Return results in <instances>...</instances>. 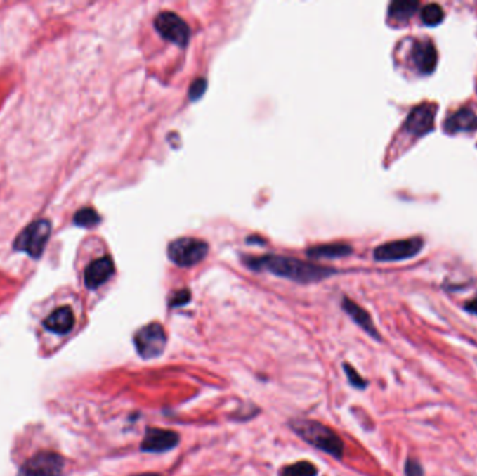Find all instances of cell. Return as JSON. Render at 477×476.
Here are the masks:
<instances>
[{
    "mask_svg": "<svg viewBox=\"0 0 477 476\" xmlns=\"http://www.w3.org/2000/svg\"><path fill=\"white\" fill-rule=\"evenodd\" d=\"M249 269L256 271H268L278 277H284L287 280L310 284L328 278L335 274V270L329 267L317 266L310 262H303L299 259H292L287 256H261V257H246L244 259Z\"/></svg>",
    "mask_w": 477,
    "mask_h": 476,
    "instance_id": "1",
    "label": "cell"
},
{
    "mask_svg": "<svg viewBox=\"0 0 477 476\" xmlns=\"http://www.w3.org/2000/svg\"><path fill=\"white\" fill-rule=\"evenodd\" d=\"M292 432L308 446L331 456L335 460H342L345 454V443L341 436L329 426L314 420L296 418L289 420Z\"/></svg>",
    "mask_w": 477,
    "mask_h": 476,
    "instance_id": "2",
    "label": "cell"
},
{
    "mask_svg": "<svg viewBox=\"0 0 477 476\" xmlns=\"http://www.w3.org/2000/svg\"><path fill=\"white\" fill-rule=\"evenodd\" d=\"M133 344L137 355L144 361L159 358L168 345V335L161 323L152 321L136 331Z\"/></svg>",
    "mask_w": 477,
    "mask_h": 476,
    "instance_id": "3",
    "label": "cell"
},
{
    "mask_svg": "<svg viewBox=\"0 0 477 476\" xmlns=\"http://www.w3.org/2000/svg\"><path fill=\"white\" fill-rule=\"evenodd\" d=\"M52 224L49 219H37L24 228L14 240V250L24 252L32 259H39L51 238Z\"/></svg>",
    "mask_w": 477,
    "mask_h": 476,
    "instance_id": "4",
    "label": "cell"
},
{
    "mask_svg": "<svg viewBox=\"0 0 477 476\" xmlns=\"http://www.w3.org/2000/svg\"><path fill=\"white\" fill-rule=\"evenodd\" d=\"M208 245L197 238H181L174 240L168 247L169 259L181 267H191L205 259Z\"/></svg>",
    "mask_w": 477,
    "mask_h": 476,
    "instance_id": "5",
    "label": "cell"
},
{
    "mask_svg": "<svg viewBox=\"0 0 477 476\" xmlns=\"http://www.w3.org/2000/svg\"><path fill=\"white\" fill-rule=\"evenodd\" d=\"M65 458L53 451H39L28 458L17 476H60L65 470Z\"/></svg>",
    "mask_w": 477,
    "mask_h": 476,
    "instance_id": "6",
    "label": "cell"
},
{
    "mask_svg": "<svg viewBox=\"0 0 477 476\" xmlns=\"http://www.w3.org/2000/svg\"><path fill=\"white\" fill-rule=\"evenodd\" d=\"M154 25L157 31L168 41L178 46H185L190 38V28L188 22L172 11H162L157 15Z\"/></svg>",
    "mask_w": 477,
    "mask_h": 476,
    "instance_id": "7",
    "label": "cell"
},
{
    "mask_svg": "<svg viewBox=\"0 0 477 476\" xmlns=\"http://www.w3.org/2000/svg\"><path fill=\"white\" fill-rule=\"evenodd\" d=\"M181 444V435L175 430L159 429V427H147L143 442L140 444V450L143 453L151 454H162L175 450Z\"/></svg>",
    "mask_w": 477,
    "mask_h": 476,
    "instance_id": "8",
    "label": "cell"
},
{
    "mask_svg": "<svg viewBox=\"0 0 477 476\" xmlns=\"http://www.w3.org/2000/svg\"><path fill=\"white\" fill-rule=\"evenodd\" d=\"M423 247L422 238H409L402 240H393L384 243L374 250V259L377 262H398L406 260L417 253H420Z\"/></svg>",
    "mask_w": 477,
    "mask_h": 476,
    "instance_id": "9",
    "label": "cell"
},
{
    "mask_svg": "<svg viewBox=\"0 0 477 476\" xmlns=\"http://www.w3.org/2000/svg\"><path fill=\"white\" fill-rule=\"evenodd\" d=\"M434 119L436 105L424 102L412 109L403 129L414 137H422L434 129Z\"/></svg>",
    "mask_w": 477,
    "mask_h": 476,
    "instance_id": "10",
    "label": "cell"
},
{
    "mask_svg": "<svg viewBox=\"0 0 477 476\" xmlns=\"http://www.w3.org/2000/svg\"><path fill=\"white\" fill-rule=\"evenodd\" d=\"M410 60L413 67L420 75H431L436 70L438 53L431 41L420 39L413 42V46L410 49Z\"/></svg>",
    "mask_w": 477,
    "mask_h": 476,
    "instance_id": "11",
    "label": "cell"
},
{
    "mask_svg": "<svg viewBox=\"0 0 477 476\" xmlns=\"http://www.w3.org/2000/svg\"><path fill=\"white\" fill-rule=\"evenodd\" d=\"M115 273V264L113 260L109 256L100 257L90 263V266L86 269L84 273V284L94 290L96 288L103 285Z\"/></svg>",
    "mask_w": 477,
    "mask_h": 476,
    "instance_id": "12",
    "label": "cell"
},
{
    "mask_svg": "<svg viewBox=\"0 0 477 476\" xmlns=\"http://www.w3.org/2000/svg\"><path fill=\"white\" fill-rule=\"evenodd\" d=\"M342 309L365 333H367L372 338L381 341V335L367 310H365L360 304H358L355 300L349 297L342 299Z\"/></svg>",
    "mask_w": 477,
    "mask_h": 476,
    "instance_id": "13",
    "label": "cell"
},
{
    "mask_svg": "<svg viewBox=\"0 0 477 476\" xmlns=\"http://www.w3.org/2000/svg\"><path fill=\"white\" fill-rule=\"evenodd\" d=\"M76 324L74 313L72 307L69 306H62L52 311L45 320H44V327L56 335H66L69 334Z\"/></svg>",
    "mask_w": 477,
    "mask_h": 476,
    "instance_id": "14",
    "label": "cell"
},
{
    "mask_svg": "<svg viewBox=\"0 0 477 476\" xmlns=\"http://www.w3.org/2000/svg\"><path fill=\"white\" fill-rule=\"evenodd\" d=\"M444 129L448 133H459V131H475L477 129V113L471 106H462L457 112L451 113L445 123Z\"/></svg>",
    "mask_w": 477,
    "mask_h": 476,
    "instance_id": "15",
    "label": "cell"
},
{
    "mask_svg": "<svg viewBox=\"0 0 477 476\" xmlns=\"http://www.w3.org/2000/svg\"><path fill=\"white\" fill-rule=\"evenodd\" d=\"M352 253V247L345 243H331L315 246L307 250V256L311 259H338L345 257Z\"/></svg>",
    "mask_w": 477,
    "mask_h": 476,
    "instance_id": "16",
    "label": "cell"
},
{
    "mask_svg": "<svg viewBox=\"0 0 477 476\" xmlns=\"http://www.w3.org/2000/svg\"><path fill=\"white\" fill-rule=\"evenodd\" d=\"M420 7L419 1H410V0H399V1H392L388 8V14L391 20L398 21V22H405L407 21Z\"/></svg>",
    "mask_w": 477,
    "mask_h": 476,
    "instance_id": "17",
    "label": "cell"
},
{
    "mask_svg": "<svg viewBox=\"0 0 477 476\" xmlns=\"http://www.w3.org/2000/svg\"><path fill=\"white\" fill-rule=\"evenodd\" d=\"M278 476H318V468L311 461H296L280 470Z\"/></svg>",
    "mask_w": 477,
    "mask_h": 476,
    "instance_id": "18",
    "label": "cell"
},
{
    "mask_svg": "<svg viewBox=\"0 0 477 476\" xmlns=\"http://www.w3.org/2000/svg\"><path fill=\"white\" fill-rule=\"evenodd\" d=\"M422 20L426 25L434 27L444 20V10L437 3H429L422 8Z\"/></svg>",
    "mask_w": 477,
    "mask_h": 476,
    "instance_id": "19",
    "label": "cell"
},
{
    "mask_svg": "<svg viewBox=\"0 0 477 476\" xmlns=\"http://www.w3.org/2000/svg\"><path fill=\"white\" fill-rule=\"evenodd\" d=\"M100 217L98 215L94 208H81L76 212V215L73 217V224L81 228H93L99 224Z\"/></svg>",
    "mask_w": 477,
    "mask_h": 476,
    "instance_id": "20",
    "label": "cell"
},
{
    "mask_svg": "<svg viewBox=\"0 0 477 476\" xmlns=\"http://www.w3.org/2000/svg\"><path fill=\"white\" fill-rule=\"evenodd\" d=\"M344 368V372L346 375V379L349 381V384L353 387V388H358V390H366L369 387V381L366 380L365 378H362V375L348 362H345L342 365Z\"/></svg>",
    "mask_w": 477,
    "mask_h": 476,
    "instance_id": "21",
    "label": "cell"
},
{
    "mask_svg": "<svg viewBox=\"0 0 477 476\" xmlns=\"http://www.w3.org/2000/svg\"><path fill=\"white\" fill-rule=\"evenodd\" d=\"M191 300V293L189 289H179L176 290L171 299H169V307L171 309H176V307H182L185 304H188Z\"/></svg>",
    "mask_w": 477,
    "mask_h": 476,
    "instance_id": "22",
    "label": "cell"
},
{
    "mask_svg": "<svg viewBox=\"0 0 477 476\" xmlns=\"http://www.w3.org/2000/svg\"><path fill=\"white\" fill-rule=\"evenodd\" d=\"M405 476H424V471L423 467L420 465V463L413 458L409 457L405 463Z\"/></svg>",
    "mask_w": 477,
    "mask_h": 476,
    "instance_id": "23",
    "label": "cell"
},
{
    "mask_svg": "<svg viewBox=\"0 0 477 476\" xmlns=\"http://www.w3.org/2000/svg\"><path fill=\"white\" fill-rule=\"evenodd\" d=\"M205 89H207V82H205L202 77L194 80V82L191 83L190 90H189V96H190V99H192V101L198 99L200 96L205 93Z\"/></svg>",
    "mask_w": 477,
    "mask_h": 476,
    "instance_id": "24",
    "label": "cell"
},
{
    "mask_svg": "<svg viewBox=\"0 0 477 476\" xmlns=\"http://www.w3.org/2000/svg\"><path fill=\"white\" fill-rule=\"evenodd\" d=\"M465 310L477 316V297L476 299H472L471 302H468V303L465 304Z\"/></svg>",
    "mask_w": 477,
    "mask_h": 476,
    "instance_id": "25",
    "label": "cell"
},
{
    "mask_svg": "<svg viewBox=\"0 0 477 476\" xmlns=\"http://www.w3.org/2000/svg\"><path fill=\"white\" fill-rule=\"evenodd\" d=\"M131 476H162L161 474H157V472H143V474H136V475Z\"/></svg>",
    "mask_w": 477,
    "mask_h": 476,
    "instance_id": "26",
    "label": "cell"
}]
</instances>
